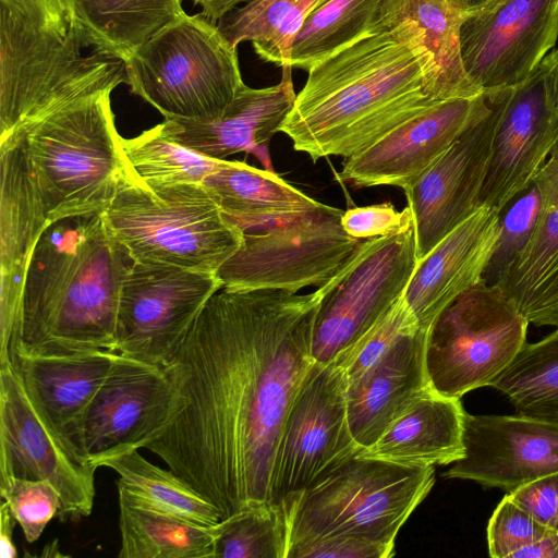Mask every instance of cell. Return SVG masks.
Wrapping results in <instances>:
<instances>
[{"label": "cell", "mask_w": 558, "mask_h": 558, "mask_svg": "<svg viewBox=\"0 0 558 558\" xmlns=\"http://www.w3.org/2000/svg\"><path fill=\"white\" fill-rule=\"evenodd\" d=\"M0 361L19 341L24 280L48 221L21 140L0 144Z\"/></svg>", "instance_id": "obj_21"}, {"label": "cell", "mask_w": 558, "mask_h": 558, "mask_svg": "<svg viewBox=\"0 0 558 558\" xmlns=\"http://www.w3.org/2000/svg\"><path fill=\"white\" fill-rule=\"evenodd\" d=\"M195 5H199V12L204 17L217 23L223 15L233 9L238 8L241 3H246L251 0H191Z\"/></svg>", "instance_id": "obj_48"}, {"label": "cell", "mask_w": 558, "mask_h": 558, "mask_svg": "<svg viewBox=\"0 0 558 558\" xmlns=\"http://www.w3.org/2000/svg\"><path fill=\"white\" fill-rule=\"evenodd\" d=\"M114 356L110 350L45 353L16 348L10 359L39 412L84 460L82 423Z\"/></svg>", "instance_id": "obj_24"}, {"label": "cell", "mask_w": 558, "mask_h": 558, "mask_svg": "<svg viewBox=\"0 0 558 558\" xmlns=\"http://www.w3.org/2000/svg\"><path fill=\"white\" fill-rule=\"evenodd\" d=\"M347 377L336 362H314L287 413L274 459L270 502H282L363 448L350 430ZM282 507V506H281Z\"/></svg>", "instance_id": "obj_13"}, {"label": "cell", "mask_w": 558, "mask_h": 558, "mask_svg": "<svg viewBox=\"0 0 558 558\" xmlns=\"http://www.w3.org/2000/svg\"><path fill=\"white\" fill-rule=\"evenodd\" d=\"M435 483L432 465L360 453L282 502L289 546L354 536L395 546L397 534Z\"/></svg>", "instance_id": "obj_6"}, {"label": "cell", "mask_w": 558, "mask_h": 558, "mask_svg": "<svg viewBox=\"0 0 558 558\" xmlns=\"http://www.w3.org/2000/svg\"><path fill=\"white\" fill-rule=\"evenodd\" d=\"M427 329L404 332L391 348L359 376L347 380L350 430L368 448L388 426L430 386L425 362Z\"/></svg>", "instance_id": "obj_25"}, {"label": "cell", "mask_w": 558, "mask_h": 558, "mask_svg": "<svg viewBox=\"0 0 558 558\" xmlns=\"http://www.w3.org/2000/svg\"><path fill=\"white\" fill-rule=\"evenodd\" d=\"M558 149V117L546 89L542 64L512 94L498 122L477 207L501 213L529 187Z\"/></svg>", "instance_id": "obj_20"}, {"label": "cell", "mask_w": 558, "mask_h": 558, "mask_svg": "<svg viewBox=\"0 0 558 558\" xmlns=\"http://www.w3.org/2000/svg\"><path fill=\"white\" fill-rule=\"evenodd\" d=\"M95 472L43 416L13 364L0 363L1 477L50 482L61 499L58 518L77 521L92 512Z\"/></svg>", "instance_id": "obj_14"}, {"label": "cell", "mask_w": 558, "mask_h": 558, "mask_svg": "<svg viewBox=\"0 0 558 558\" xmlns=\"http://www.w3.org/2000/svg\"><path fill=\"white\" fill-rule=\"evenodd\" d=\"M499 235L500 213L481 206L420 259L404 299L422 328L483 279Z\"/></svg>", "instance_id": "obj_23"}, {"label": "cell", "mask_w": 558, "mask_h": 558, "mask_svg": "<svg viewBox=\"0 0 558 558\" xmlns=\"http://www.w3.org/2000/svg\"><path fill=\"white\" fill-rule=\"evenodd\" d=\"M538 210L539 195L532 183L500 213V235L483 275L486 283L496 284L525 246L534 230Z\"/></svg>", "instance_id": "obj_39"}, {"label": "cell", "mask_w": 558, "mask_h": 558, "mask_svg": "<svg viewBox=\"0 0 558 558\" xmlns=\"http://www.w3.org/2000/svg\"><path fill=\"white\" fill-rule=\"evenodd\" d=\"M489 386L508 398L517 414L558 422V327L526 342Z\"/></svg>", "instance_id": "obj_35"}, {"label": "cell", "mask_w": 558, "mask_h": 558, "mask_svg": "<svg viewBox=\"0 0 558 558\" xmlns=\"http://www.w3.org/2000/svg\"><path fill=\"white\" fill-rule=\"evenodd\" d=\"M132 260L216 274L244 230L202 183L143 184L130 173L102 214Z\"/></svg>", "instance_id": "obj_7"}, {"label": "cell", "mask_w": 558, "mask_h": 558, "mask_svg": "<svg viewBox=\"0 0 558 558\" xmlns=\"http://www.w3.org/2000/svg\"><path fill=\"white\" fill-rule=\"evenodd\" d=\"M172 399L163 367L116 352L82 423L85 460L98 469L110 457L143 448L165 425Z\"/></svg>", "instance_id": "obj_17"}, {"label": "cell", "mask_w": 558, "mask_h": 558, "mask_svg": "<svg viewBox=\"0 0 558 558\" xmlns=\"http://www.w3.org/2000/svg\"><path fill=\"white\" fill-rule=\"evenodd\" d=\"M112 90L77 99L10 141L22 142L49 223L104 214L129 177Z\"/></svg>", "instance_id": "obj_5"}, {"label": "cell", "mask_w": 558, "mask_h": 558, "mask_svg": "<svg viewBox=\"0 0 558 558\" xmlns=\"http://www.w3.org/2000/svg\"><path fill=\"white\" fill-rule=\"evenodd\" d=\"M421 327L404 294L386 315L335 361L350 380L373 365L407 331Z\"/></svg>", "instance_id": "obj_40"}, {"label": "cell", "mask_w": 558, "mask_h": 558, "mask_svg": "<svg viewBox=\"0 0 558 558\" xmlns=\"http://www.w3.org/2000/svg\"><path fill=\"white\" fill-rule=\"evenodd\" d=\"M120 558H213L211 527L151 508L118 489Z\"/></svg>", "instance_id": "obj_31"}, {"label": "cell", "mask_w": 558, "mask_h": 558, "mask_svg": "<svg viewBox=\"0 0 558 558\" xmlns=\"http://www.w3.org/2000/svg\"><path fill=\"white\" fill-rule=\"evenodd\" d=\"M85 48L62 0H0V144L56 110L126 83L125 62Z\"/></svg>", "instance_id": "obj_4"}, {"label": "cell", "mask_w": 558, "mask_h": 558, "mask_svg": "<svg viewBox=\"0 0 558 558\" xmlns=\"http://www.w3.org/2000/svg\"><path fill=\"white\" fill-rule=\"evenodd\" d=\"M511 558H558V532L549 530L541 539L519 549Z\"/></svg>", "instance_id": "obj_45"}, {"label": "cell", "mask_w": 558, "mask_h": 558, "mask_svg": "<svg viewBox=\"0 0 558 558\" xmlns=\"http://www.w3.org/2000/svg\"><path fill=\"white\" fill-rule=\"evenodd\" d=\"M121 147L130 175L147 185L203 183L223 162L166 138L157 125L135 137L121 136Z\"/></svg>", "instance_id": "obj_36"}, {"label": "cell", "mask_w": 558, "mask_h": 558, "mask_svg": "<svg viewBox=\"0 0 558 558\" xmlns=\"http://www.w3.org/2000/svg\"><path fill=\"white\" fill-rule=\"evenodd\" d=\"M541 64L545 70L547 96L554 112L558 117V49L550 51Z\"/></svg>", "instance_id": "obj_47"}, {"label": "cell", "mask_w": 558, "mask_h": 558, "mask_svg": "<svg viewBox=\"0 0 558 558\" xmlns=\"http://www.w3.org/2000/svg\"><path fill=\"white\" fill-rule=\"evenodd\" d=\"M512 89L484 92V113L404 192L413 215L420 259L478 208L496 129Z\"/></svg>", "instance_id": "obj_16"}, {"label": "cell", "mask_w": 558, "mask_h": 558, "mask_svg": "<svg viewBox=\"0 0 558 558\" xmlns=\"http://www.w3.org/2000/svg\"><path fill=\"white\" fill-rule=\"evenodd\" d=\"M468 9L449 0H388L384 26L400 24L424 59L426 88L435 101L476 97L461 56L460 26Z\"/></svg>", "instance_id": "obj_27"}, {"label": "cell", "mask_w": 558, "mask_h": 558, "mask_svg": "<svg viewBox=\"0 0 558 558\" xmlns=\"http://www.w3.org/2000/svg\"><path fill=\"white\" fill-rule=\"evenodd\" d=\"M558 39V0H485L460 26L465 72L483 93L526 80Z\"/></svg>", "instance_id": "obj_15"}, {"label": "cell", "mask_w": 558, "mask_h": 558, "mask_svg": "<svg viewBox=\"0 0 558 558\" xmlns=\"http://www.w3.org/2000/svg\"><path fill=\"white\" fill-rule=\"evenodd\" d=\"M508 495L538 523L558 532V472L530 482Z\"/></svg>", "instance_id": "obj_44"}, {"label": "cell", "mask_w": 558, "mask_h": 558, "mask_svg": "<svg viewBox=\"0 0 558 558\" xmlns=\"http://www.w3.org/2000/svg\"><path fill=\"white\" fill-rule=\"evenodd\" d=\"M220 289L216 274L132 260L121 286L113 352L165 367Z\"/></svg>", "instance_id": "obj_12"}, {"label": "cell", "mask_w": 558, "mask_h": 558, "mask_svg": "<svg viewBox=\"0 0 558 558\" xmlns=\"http://www.w3.org/2000/svg\"><path fill=\"white\" fill-rule=\"evenodd\" d=\"M388 0H324L306 17L293 38L290 65L312 66L354 43L386 31Z\"/></svg>", "instance_id": "obj_32"}, {"label": "cell", "mask_w": 558, "mask_h": 558, "mask_svg": "<svg viewBox=\"0 0 558 558\" xmlns=\"http://www.w3.org/2000/svg\"><path fill=\"white\" fill-rule=\"evenodd\" d=\"M343 213L320 203L260 232L245 231L241 247L216 272L222 288L296 293L322 287L362 241L344 231Z\"/></svg>", "instance_id": "obj_11"}, {"label": "cell", "mask_w": 558, "mask_h": 558, "mask_svg": "<svg viewBox=\"0 0 558 558\" xmlns=\"http://www.w3.org/2000/svg\"><path fill=\"white\" fill-rule=\"evenodd\" d=\"M131 263L102 214L50 223L26 271L15 349L113 351L120 291Z\"/></svg>", "instance_id": "obj_3"}, {"label": "cell", "mask_w": 558, "mask_h": 558, "mask_svg": "<svg viewBox=\"0 0 558 558\" xmlns=\"http://www.w3.org/2000/svg\"><path fill=\"white\" fill-rule=\"evenodd\" d=\"M0 495L29 544L41 536L61 509L58 490L44 480L1 477Z\"/></svg>", "instance_id": "obj_38"}, {"label": "cell", "mask_w": 558, "mask_h": 558, "mask_svg": "<svg viewBox=\"0 0 558 558\" xmlns=\"http://www.w3.org/2000/svg\"><path fill=\"white\" fill-rule=\"evenodd\" d=\"M202 184L225 215L244 231L286 221L320 204L274 170H262L238 160H223Z\"/></svg>", "instance_id": "obj_30"}, {"label": "cell", "mask_w": 558, "mask_h": 558, "mask_svg": "<svg viewBox=\"0 0 558 558\" xmlns=\"http://www.w3.org/2000/svg\"><path fill=\"white\" fill-rule=\"evenodd\" d=\"M395 546L354 536H333L291 546L287 558H389Z\"/></svg>", "instance_id": "obj_43"}, {"label": "cell", "mask_w": 558, "mask_h": 558, "mask_svg": "<svg viewBox=\"0 0 558 558\" xmlns=\"http://www.w3.org/2000/svg\"><path fill=\"white\" fill-rule=\"evenodd\" d=\"M118 474L117 487L151 508L211 527L221 521L216 507L171 470L150 463L138 449L106 459Z\"/></svg>", "instance_id": "obj_34"}, {"label": "cell", "mask_w": 558, "mask_h": 558, "mask_svg": "<svg viewBox=\"0 0 558 558\" xmlns=\"http://www.w3.org/2000/svg\"><path fill=\"white\" fill-rule=\"evenodd\" d=\"M529 324L497 284L482 279L428 329L425 362L430 386L453 398L489 386L526 343Z\"/></svg>", "instance_id": "obj_9"}, {"label": "cell", "mask_w": 558, "mask_h": 558, "mask_svg": "<svg viewBox=\"0 0 558 558\" xmlns=\"http://www.w3.org/2000/svg\"><path fill=\"white\" fill-rule=\"evenodd\" d=\"M281 69L278 84L264 88L244 85L216 119H165L157 126L166 138L205 157L225 160L244 151L258 157L265 169L274 170L268 144L280 132L296 97L293 68Z\"/></svg>", "instance_id": "obj_22"}, {"label": "cell", "mask_w": 558, "mask_h": 558, "mask_svg": "<svg viewBox=\"0 0 558 558\" xmlns=\"http://www.w3.org/2000/svg\"><path fill=\"white\" fill-rule=\"evenodd\" d=\"M213 558H287L284 510L271 502L253 505L211 526Z\"/></svg>", "instance_id": "obj_37"}, {"label": "cell", "mask_w": 558, "mask_h": 558, "mask_svg": "<svg viewBox=\"0 0 558 558\" xmlns=\"http://www.w3.org/2000/svg\"><path fill=\"white\" fill-rule=\"evenodd\" d=\"M548 531L506 494L487 525L489 556L511 558L515 551L537 542Z\"/></svg>", "instance_id": "obj_41"}, {"label": "cell", "mask_w": 558, "mask_h": 558, "mask_svg": "<svg viewBox=\"0 0 558 558\" xmlns=\"http://www.w3.org/2000/svg\"><path fill=\"white\" fill-rule=\"evenodd\" d=\"M317 289L222 288L163 368L169 416L143 449L158 456L221 520L270 502L276 449L312 364Z\"/></svg>", "instance_id": "obj_1"}, {"label": "cell", "mask_w": 558, "mask_h": 558, "mask_svg": "<svg viewBox=\"0 0 558 558\" xmlns=\"http://www.w3.org/2000/svg\"><path fill=\"white\" fill-rule=\"evenodd\" d=\"M418 263L414 228L362 240L318 288L313 359L327 364L355 344L404 294Z\"/></svg>", "instance_id": "obj_10"}, {"label": "cell", "mask_w": 558, "mask_h": 558, "mask_svg": "<svg viewBox=\"0 0 558 558\" xmlns=\"http://www.w3.org/2000/svg\"><path fill=\"white\" fill-rule=\"evenodd\" d=\"M341 225L350 236L366 240L410 230L413 228V215L409 206L397 210L391 203L386 202L347 209Z\"/></svg>", "instance_id": "obj_42"}, {"label": "cell", "mask_w": 558, "mask_h": 558, "mask_svg": "<svg viewBox=\"0 0 558 558\" xmlns=\"http://www.w3.org/2000/svg\"><path fill=\"white\" fill-rule=\"evenodd\" d=\"M16 521L11 514L5 501L0 506V556L1 558H15L16 547L13 543V529Z\"/></svg>", "instance_id": "obj_46"}, {"label": "cell", "mask_w": 558, "mask_h": 558, "mask_svg": "<svg viewBox=\"0 0 558 558\" xmlns=\"http://www.w3.org/2000/svg\"><path fill=\"white\" fill-rule=\"evenodd\" d=\"M451 2H454L468 10H470L471 8H474L481 3H483L485 0H449Z\"/></svg>", "instance_id": "obj_49"}, {"label": "cell", "mask_w": 558, "mask_h": 558, "mask_svg": "<svg viewBox=\"0 0 558 558\" xmlns=\"http://www.w3.org/2000/svg\"><path fill=\"white\" fill-rule=\"evenodd\" d=\"M183 0H62L83 46L126 61L185 12Z\"/></svg>", "instance_id": "obj_29"}, {"label": "cell", "mask_w": 558, "mask_h": 558, "mask_svg": "<svg viewBox=\"0 0 558 558\" xmlns=\"http://www.w3.org/2000/svg\"><path fill=\"white\" fill-rule=\"evenodd\" d=\"M486 108L484 92L476 97L437 101L345 158L339 177L356 187L390 185L405 192Z\"/></svg>", "instance_id": "obj_18"}, {"label": "cell", "mask_w": 558, "mask_h": 558, "mask_svg": "<svg viewBox=\"0 0 558 558\" xmlns=\"http://www.w3.org/2000/svg\"><path fill=\"white\" fill-rule=\"evenodd\" d=\"M461 398L430 388L360 454L407 465H447L464 457Z\"/></svg>", "instance_id": "obj_28"}, {"label": "cell", "mask_w": 558, "mask_h": 558, "mask_svg": "<svg viewBox=\"0 0 558 558\" xmlns=\"http://www.w3.org/2000/svg\"><path fill=\"white\" fill-rule=\"evenodd\" d=\"M307 72L280 132L313 161L349 158L437 102L426 88L421 51L401 25L363 38Z\"/></svg>", "instance_id": "obj_2"}, {"label": "cell", "mask_w": 558, "mask_h": 558, "mask_svg": "<svg viewBox=\"0 0 558 558\" xmlns=\"http://www.w3.org/2000/svg\"><path fill=\"white\" fill-rule=\"evenodd\" d=\"M236 48L217 23L184 13L125 61V84L165 119L213 120L245 85Z\"/></svg>", "instance_id": "obj_8"}, {"label": "cell", "mask_w": 558, "mask_h": 558, "mask_svg": "<svg viewBox=\"0 0 558 558\" xmlns=\"http://www.w3.org/2000/svg\"><path fill=\"white\" fill-rule=\"evenodd\" d=\"M323 1L251 0L223 15L217 26L231 45L238 47L242 41H251L256 54L265 62L280 68L291 66L293 38Z\"/></svg>", "instance_id": "obj_33"}, {"label": "cell", "mask_w": 558, "mask_h": 558, "mask_svg": "<svg viewBox=\"0 0 558 558\" xmlns=\"http://www.w3.org/2000/svg\"><path fill=\"white\" fill-rule=\"evenodd\" d=\"M464 457L444 473L507 494L558 472V422L526 415L464 416Z\"/></svg>", "instance_id": "obj_19"}, {"label": "cell", "mask_w": 558, "mask_h": 558, "mask_svg": "<svg viewBox=\"0 0 558 558\" xmlns=\"http://www.w3.org/2000/svg\"><path fill=\"white\" fill-rule=\"evenodd\" d=\"M533 183L539 195L534 230L496 284L530 324L558 327V149Z\"/></svg>", "instance_id": "obj_26"}]
</instances>
